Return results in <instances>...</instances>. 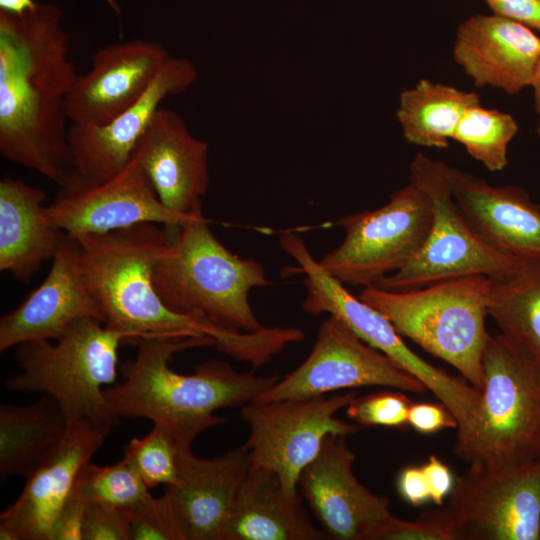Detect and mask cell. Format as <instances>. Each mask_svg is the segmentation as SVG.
I'll use <instances>...</instances> for the list:
<instances>
[{
	"label": "cell",
	"instance_id": "1",
	"mask_svg": "<svg viewBox=\"0 0 540 540\" xmlns=\"http://www.w3.org/2000/svg\"><path fill=\"white\" fill-rule=\"evenodd\" d=\"M68 40L53 4L0 11V152L60 188L75 175L66 98L79 75Z\"/></svg>",
	"mask_w": 540,
	"mask_h": 540
},
{
	"label": "cell",
	"instance_id": "2",
	"mask_svg": "<svg viewBox=\"0 0 540 540\" xmlns=\"http://www.w3.org/2000/svg\"><path fill=\"white\" fill-rule=\"evenodd\" d=\"M137 343L135 358L123 365V381L104 389L107 403L119 418H147L165 426L184 449L201 432L226 421L215 411L242 407L280 379L239 373L220 360L204 362L192 374L170 368L176 353L214 346L208 336H154Z\"/></svg>",
	"mask_w": 540,
	"mask_h": 540
},
{
	"label": "cell",
	"instance_id": "3",
	"mask_svg": "<svg viewBox=\"0 0 540 540\" xmlns=\"http://www.w3.org/2000/svg\"><path fill=\"white\" fill-rule=\"evenodd\" d=\"M75 237L80 271L102 311L104 325L125 333L129 342L154 336H208L227 355L243 346V332L176 313L163 303L153 274L170 237L155 223Z\"/></svg>",
	"mask_w": 540,
	"mask_h": 540
},
{
	"label": "cell",
	"instance_id": "4",
	"mask_svg": "<svg viewBox=\"0 0 540 540\" xmlns=\"http://www.w3.org/2000/svg\"><path fill=\"white\" fill-rule=\"evenodd\" d=\"M178 228L154 269V287L163 303L221 329H264L248 298L253 288L271 284L262 264L228 250L203 213Z\"/></svg>",
	"mask_w": 540,
	"mask_h": 540
},
{
	"label": "cell",
	"instance_id": "5",
	"mask_svg": "<svg viewBox=\"0 0 540 540\" xmlns=\"http://www.w3.org/2000/svg\"><path fill=\"white\" fill-rule=\"evenodd\" d=\"M483 385L471 424L454 453L469 465L510 467L540 460V368L504 334L490 335Z\"/></svg>",
	"mask_w": 540,
	"mask_h": 540
},
{
	"label": "cell",
	"instance_id": "6",
	"mask_svg": "<svg viewBox=\"0 0 540 540\" xmlns=\"http://www.w3.org/2000/svg\"><path fill=\"white\" fill-rule=\"evenodd\" d=\"M17 346L20 372L9 376L13 392H43L61 407L67 424L90 423L112 430L118 423L104 395L117 378L118 349L128 336L94 318L74 322L61 337Z\"/></svg>",
	"mask_w": 540,
	"mask_h": 540
},
{
	"label": "cell",
	"instance_id": "7",
	"mask_svg": "<svg viewBox=\"0 0 540 540\" xmlns=\"http://www.w3.org/2000/svg\"><path fill=\"white\" fill-rule=\"evenodd\" d=\"M490 281L491 276L472 275L405 291L369 286L359 298L384 315L401 336L449 363L480 391Z\"/></svg>",
	"mask_w": 540,
	"mask_h": 540
},
{
	"label": "cell",
	"instance_id": "8",
	"mask_svg": "<svg viewBox=\"0 0 540 540\" xmlns=\"http://www.w3.org/2000/svg\"><path fill=\"white\" fill-rule=\"evenodd\" d=\"M280 245L305 275L302 308L306 313H328L341 320L364 342L418 378L457 418L459 431L471 424L480 401L479 390L415 354L384 315L352 295L319 265L299 235L285 232Z\"/></svg>",
	"mask_w": 540,
	"mask_h": 540
},
{
	"label": "cell",
	"instance_id": "9",
	"mask_svg": "<svg viewBox=\"0 0 540 540\" xmlns=\"http://www.w3.org/2000/svg\"><path fill=\"white\" fill-rule=\"evenodd\" d=\"M447 170V164L421 153L413 158L410 181L429 197L431 226L415 256L375 286L405 291L457 277L497 276L523 263L495 251L474 231L452 196Z\"/></svg>",
	"mask_w": 540,
	"mask_h": 540
},
{
	"label": "cell",
	"instance_id": "10",
	"mask_svg": "<svg viewBox=\"0 0 540 540\" xmlns=\"http://www.w3.org/2000/svg\"><path fill=\"white\" fill-rule=\"evenodd\" d=\"M431 221L428 195L410 181L394 191L385 205L336 221L345 231L344 240L318 263L344 285L375 286L415 256L428 235Z\"/></svg>",
	"mask_w": 540,
	"mask_h": 540
},
{
	"label": "cell",
	"instance_id": "11",
	"mask_svg": "<svg viewBox=\"0 0 540 540\" xmlns=\"http://www.w3.org/2000/svg\"><path fill=\"white\" fill-rule=\"evenodd\" d=\"M356 397L349 391L243 405L240 414L249 427L245 445L251 465L274 472L289 493H297L301 472L315 459L326 436H347L360 429L335 416Z\"/></svg>",
	"mask_w": 540,
	"mask_h": 540
},
{
	"label": "cell",
	"instance_id": "12",
	"mask_svg": "<svg viewBox=\"0 0 540 540\" xmlns=\"http://www.w3.org/2000/svg\"><path fill=\"white\" fill-rule=\"evenodd\" d=\"M447 506L462 540H540V460L469 465L456 478Z\"/></svg>",
	"mask_w": 540,
	"mask_h": 540
},
{
	"label": "cell",
	"instance_id": "13",
	"mask_svg": "<svg viewBox=\"0 0 540 540\" xmlns=\"http://www.w3.org/2000/svg\"><path fill=\"white\" fill-rule=\"evenodd\" d=\"M363 386H387L416 394L428 390L418 378L329 315L302 364L253 401L314 397Z\"/></svg>",
	"mask_w": 540,
	"mask_h": 540
},
{
	"label": "cell",
	"instance_id": "14",
	"mask_svg": "<svg viewBox=\"0 0 540 540\" xmlns=\"http://www.w3.org/2000/svg\"><path fill=\"white\" fill-rule=\"evenodd\" d=\"M202 213L185 216L166 208L133 155L114 178L98 185L70 183L46 205L49 221L73 236L106 234L140 223L178 227Z\"/></svg>",
	"mask_w": 540,
	"mask_h": 540
},
{
	"label": "cell",
	"instance_id": "15",
	"mask_svg": "<svg viewBox=\"0 0 540 540\" xmlns=\"http://www.w3.org/2000/svg\"><path fill=\"white\" fill-rule=\"evenodd\" d=\"M197 77L191 60L170 56L146 93L113 120L96 126L70 124L68 143L75 171L70 183L98 185L117 176L130 161L161 102L186 91Z\"/></svg>",
	"mask_w": 540,
	"mask_h": 540
},
{
	"label": "cell",
	"instance_id": "16",
	"mask_svg": "<svg viewBox=\"0 0 540 540\" xmlns=\"http://www.w3.org/2000/svg\"><path fill=\"white\" fill-rule=\"evenodd\" d=\"M346 435L329 434L301 472L298 487L320 528L334 540H371L392 514L390 500L371 492L353 473L355 453Z\"/></svg>",
	"mask_w": 540,
	"mask_h": 540
},
{
	"label": "cell",
	"instance_id": "17",
	"mask_svg": "<svg viewBox=\"0 0 540 540\" xmlns=\"http://www.w3.org/2000/svg\"><path fill=\"white\" fill-rule=\"evenodd\" d=\"M111 430L69 425L57 447L26 477L17 500L0 515L1 540H51L56 520L82 468Z\"/></svg>",
	"mask_w": 540,
	"mask_h": 540
},
{
	"label": "cell",
	"instance_id": "18",
	"mask_svg": "<svg viewBox=\"0 0 540 540\" xmlns=\"http://www.w3.org/2000/svg\"><path fill=\"white\" fill-rule=\"evenodd\" d=\"M170 56L162 43L143 39L100 48L67 95L69 121L84 126L110 122L146 93Z\"/></svg>",
	"mask_w": 540,
	"mask_h": 540
},
{
	"label": "cell",
	"instance_id": "19",
	"mask_svg": "<svg viewBox=\"0 0 540 540\" xmlns=\"http://www.w3.org/2000/svg\"><path fill=\"white\" fill-rule=\"evenodd\" d=\"M102 311L82 277L75 236L64 233L45 280L0 319V351L35 340H57L76 321Z\"/></svg>",
	"mask_w": 540,
	"mask_h": 540
},
{
	"label": "cell",
	"instance_id": "20",
	"mask_svg": "<svg viewBox=\"0 0 540 540\" xmlns=\"http://www.w3.org/2000/svg\"><path fill=\"white\" fill-rule=\"evenodd\" d=\"M209 145L194 137L176 111L160 107L133 156L169 210L191 216L202 211L209 182Z\"/></svg>",
	"mask_w": 540,
	"mask_h": 540
},
{
	"label": "cell",
	"instance_id": "21",
	"mask_svg": "<svg viewBox=\"0 0 540 540\" xmlns=\"http://www.w3.org/2000/svg\"><path fill=\"white\" fill-rule=\"evenodd\" d=\"M251 467L245 444L225 454L203 459L190 449L178 456L175 484L164 496L185 540H224L237 492Z\"/></svg>",
	"mask_w": 540,
	"mask_h": 540
},
{
	"label": "cell",
	"instance_id": "22",
	"mask_svg": "<svg viewBox=\"0 0 540 540\" xmlns=\"http://www.w3.org/2000/svg\"><path fill=\"white\" fill-rule=\"evenodd\" d=\"M447 176L456 204L489 247L521 262H540V204L526 191L450 166Z\"/></svg>",
	"mask_w": 540,
	"mask_h": 540
},
{
	"label": "cell",
	"instance_id": "23",
	"mask_svg": "<svg viewBox=\"0 0 540 540\" xmlns=\"http://www.w3.org/2000/svg\"><path fill=\"white\" fill-rule=\"evenodd\" d=\"M453 58L475 86L517 94L532 84L540 38L510 18L477 14L458 27Z\"/></svg>",
	"mask_w": 540,
	"mask_h": 540
},
{
	"label": "cell",
	"instance_id": "24",
	"mask_svg": "<svg viewBox=\"0 0 540 540\" xmlns=\"http://www.w3.org/2000/svg\"><path fill=\"white\" fill-rule=\"evenodd\" d=\"M299 492L289 493L272 471L252 466L226 524L224 540H322Z\"/></svg>",
	"mask_w": 540,
	"mask_h": 540
},
{
	"label": "cell",
	"instance_id": "25",
	"mask_svg": "<svg viewBox=\"0 0 540 540\" xmlns=\"http://www.w3.org/2000/svg\"><path fill=\"white\" fill-rule=\"evenodd\" d=\"M46 194L22 180L0 181V270L27 283L53 259L64 231L46 214Z\"/></svg>",
	"mask_w": 540,
	"mask_h": 540
},
{
	"label": "cell",
	"instance_id": "26",
	"mask_svg": "<svg viewBox=\"0 0 540 540\" xmlns=\"http://www.w3.org/2000/svg\"><path fill=\"white\" fill-rule=\"evenodd\" d=\"M66 417L49 395L29 405L0 406V477H27L62 441Z\"/></svg>",
	"mask_w": 540,
	"mask_h": 540
},
{
	"label": "cell",
	"instance_id": "27",
	"mask_svg": "<svg viewBox=\"0 0 540 540\" xmlns=\"http://www.w3.org/2000/svg\"><path fill=\"white\" fill-rule=\"evenodd\" d=\"M478 103L475 92L421 79L401 92L396 118L408 143L444 149L466 110Z\"/></svg>",
	"mask_w": 540,
	"mask_h": 540
},
{
	"label": "cell",
	"instance_id": "28",
	"mask_svg": "<svg viewBox=\"0 0 540 540\" xmlns=\"http://www.w3.org/2000/svg\"><path fill=\"white\" fill-rule=\"evenodd\" d=\"M487 315L540 368V262L492 276Z\"/></svg>",
	"mask_w": 540,
	"mask_h": 540
},
{
	"label": "cell",
	"instance_id": "29",
	"mask_svg": "<svg viewBox=\"0 0 540 540\" xmlns=\"http://www.w3.org/2000/svg\"><path fill=\"white\" fill-rule=\"evenodd\" d=\"M518 132L512 115L478 103L466 110L453 140L490 171H500L508 163V145Z\"/></svg>",
	"mask_w": 540,
	"mask_h": 540
},
{
	"label": "cell",
	"instance_id": "30",
	"mask_svg": "<svg viewBox=\"0 0 540 540\" xmlns=\"http://www.w3.org/2000/svg\"><path fill=\"white\" fill-rule=\"evenodd\" d=\"M75 486L89 503H100L127 510L152 496L140 475L123 458L112 465L87 463Z\"/></svg>",
	"mask_w": 540,
	"mask_h": 540
},
{
	"label": "cell",
	"instance_id": "31",
	"mask_svg": "<svg viewBox=\"0 0 540 540\" xmlns=\"http://www.w3.org/2000/svg\"><path fill=\"white\" fill-rule=\"evenodd\" d=\"M190 449V448H188ZM184 448L163 425L154 423L145 437L132 438L124 447V459L149 488L176 483L178 456Z\"/></svg>",
	"mask_w": 540,
	"mask_h": 540
},
{
	"label": "cell",
	"instance_id": "32",
	"mask_svg": "<svg viewBox=\"0 0 540 540\" xmlns=\"http://www.w3.org/2000/svg\"><path fill=\"white\" fill-rule=\"evenodd\" d=\"M371 540H462L460 528L448 506L426 510L414 520L392 514L376 529Z\"/></svg>",
	"mask_w": 540,
	"mask_h": 540
},
{
	"label": "cell",
	"instance_id": "33",
	"mask_svg": "<svg viewBox=\"0 0 540 540\" xmlns=\"http://www.w3.org/2000/svg\"><path fill=\"white\" fill-rule=\"evenodd\" d=\"M130 540H185L182 529L164 495L149 497L133 508L122 510Z\"/></svg>",
	"mask_w": 540,
	"mask_h": 540
},
{
	"label": "cell",
	"instance_id": "34",
	"mask_svg": "<svg viewBox=\"0 0 540 540\" xmlns=\"http://www.w3.org/2000/svg\"><path fill=\"white\" fill-rule=\"evenodd\" d=\"M402 392L382 391L356 397L346 407V414L359 426L403 428L408 425L412 402Z\"/></svg>",
	"mask_w": 540,
	"mask_h": 540
},
{
	"label": "cell",
	"instance_id": "35",
	"mask_svg": "<svg viewBox=\"0 0 540 540\" xmlns=\"http://www.w3.org/2000/svg\"><path fill=\"white\" fill-rule=\"evenodd\" d=\"M83 540H130L128 522L123 511L100 503H89Z\"/></svg>",
	"mask_w": 540,
	"mask_h": 540
},
{
	"label": "cell",
	"instance_id": "36",
	"mask_svg": "<svg viewBox=\"0 0 540 540\" xmlns=\"http://www.w3.org/2000/svg\"><path fill=\"white\" fill-rule=\"evenodd\" d=\"M88 500L74 485L53 528L51 540H83Z\"/></svg>",
	"mask_w": 540,
	"mask_h": 540
},
{
	"label": "cell",
	"instance_id": "37",
	"mask_svg": "<svg viewBox=\"0 0 540 540\" xmlns=\"http://www.w3.org/2000/svg\"><path fill=\"white\" fill-rule=\"evenodd\" d=\"M408 425L422 434H432L446 428H458L453 413L441 402L411 404L408 410Z\"/></svg>",
	"mask_w": 540,
	"mask_h": 540
},
{
	"label": "cell",
	"instance_id": "38",
	"mask_svg": "<svg viewBox=\"0 0 540 540\" xmlns=\"http://www.w3.org/2000/svg\"><path fill=\"white\" fill-rule=\"evenodd\" d=\"M494 14L540 30V0H485Z\"/></svg>",
	"mask_w": 540,
	"mask_h": 540
},
{
	"label": "cell",
	"instance_id": "39",
	"mask_svg": "<svg viewBox=\"0 0 540 540\" xmlns=\"http://www.w3.org/2000/svg\"><path fill=\"white\" fill-rule=\"evenodd\" d=\"M421 468L428 484L430 500L442 506L454 486L451 470L435 455H430Z\"/></svg>",
	"mask_w": 540,
	"mask_h": 540
},
{
	"label": "cell",
	"instance_id": "40",
	"mask_svg": "<svg viewBox=\"0 0 540 540\" xmlns=\"http://www.w3.org/2000/svg\"><path fill=\"white\" fill-rule=\"evenodd\" d=\"M397 488L404 501L412 506H420L430 500L428 484L421 467L404 468L398 476Z\"/></svg>",
	"mask_w": 540,
	"mask_h": 540
},
{
	"label": "cell",
	"instance_id": "41",
	"mask_svg": "<svg viewBox=\"0 0 540 540\" xmlns=\"http://www.w3.org/2000/svg\"><path fill=\"white\" fill-rule=\"evenodd\" d=\"M102 1L108 4V6L118 15L120 14L121 9L117 0ZM36 3L37 2H35L34 0H0V11L21 14L25 10L33 8Z\"/></svg>",
	"mask_w": 540,
	"mask_h": 540
},
{
	"label": "cell",
	"instance_id": "42",
	"mask_svg": "<svg viewBox=\"0 0 540 540\" xmlns=\"http://www.w3.org/2000/svg\"><path fill=\"white\" fill-rule=\"evenodd\" d=\"M531 86L533 87V92H534V107L538 115V123L536 126V132L538 136L540 137V58H539V61L535 70V74H534Z\"/></svg>",
	"mask_w": 540,
	"mask_h": 540
}]
</instances>
